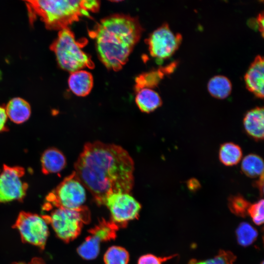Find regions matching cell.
<instances>
[{
	"instance_id": "1",
	"label": "cell",
	"mask_w": 264,
	"mask_h": 264,
	"mask_svg": "<svg viewBox=\"0 0 264 264\" xmlns=\"http://www.w3.org/2000/svg\"><path fill=\"white\" fill-rule=\"evenodd\" d=\"M78 178L96 202L104 205L114 193H130L134 184V162L120 146L100 141L86 143L74 164Z\"/></svg>"
},
{
	"instance_id": "2",
	"label": "cell",
	"mask_w": 264,
	"mask_h": 264,
	"mask_svg": "<svg viewBox=\"0 0 264 264\" xmlns=\"http://www.w3.org/2000/svg\"><path fill=\"white\" fill-rule=\"evenodd\" d=\"M142 30L136 18L117 14L101 20L89 36L95 40L101 62L107 68L117 71L127 63Z\"/></svg>"
},
{
	"instance_id": "3",
	"label": "cell",
	"mask_w": 264,
	"mask_h": 264,
	"mask_svg": "<svg viewBox=\"0 0 264 264\" xmlns=\"http://www.w3.org/2000/svg\"><path fill=\"white\" fill-rule=\"evenodd\" d=\"M26 5L30 15H37L49 29H60L82 17H89L90 13L97 11L100 2L94 0H28Z\"/></svg>"
},
{
	"instance_id": "4",
	"label": "cell",
	"mask_w": 264,
	"mask_h": 264,
	"mask_svg": "<svg viewBox=\"0 0 264 264\" xmlns=\"http://www.w3.org/2000/svg\"><path fill=\"white\" fill-rule=\"evenodd\" d=\"M86 43L85 41H77L72 31L67 27L60 30L50 49L54 52L59 66L71 73L94 67L90 57L82 49Z\"/></svg>"
},
{
	"instance_id": "5",
	"label": "cell",
	"mask_w": 264,
	"mask_h": 264,
	"mask_svg": "<svg viewBox=\"0 0 264 264\" xmlns=\"http://www.w3.org/2000/svg\"><path fill=\"white\" fill-rule=\"evenodd\" d=\"M89 211L84 206L77 209L57 208L49 215H43L50 224L57 236L66 242L76 238L83 224L89 219Z\"/></svg>"
},
{
	"instance_id": "6",
	"label": "cell",
	"mask_w": 264,
	"mask_h": 264,
	"mask_svg": "<svg viewBox=\"0 0 264 264\" xmlns=\"http://www.w3.org/2000/svg\"><path fill=\"white\" fill-rule=\"evenodd\" d=\"M85 188L74 171L66 177L46 197L44 210L52 206L77 209L83 206L86 199Z\"/></svg>"
},
{
	"instance_id": "7",
	"label": "cell",
	"mask_w": 264,
	"mask_h": 264,
	"mask_svg": "<svg viewBox=\"0 0 264 264\" xmlns=\"http://www.w3.org/2000/svg\"><path fill=\"white\" fill-rule=\"evenodd\" d=\"M47 224L43 215L22 211L13 227L19 231L22 242L43 250L49 235Z\"/></svg>"
},
{
	"instance_id": "8",
	"label": "cell",
	"mask_w": 264,
	"mask_h": 264,
	"mask_svg": "<svg viewBox=\"0 0 264 264\" xmlns=\"http://www.w3.org/2000/svg\"><path fill=\"white\" fill-rule=\"evenodd\" d=\"M24 173L22 167L3 165L0 173V203L23 200L28 188L22 180Z\"/></svg>"
},
{
	"instance_id": "9",
	"label": "cell",
	"mask_w": 264,
	"mask_h": 264,
	"mask_svg": "<svg viewBox=\"0 0 264 264\" xmlns=\"http://www.w3.org/2000/svg\"><path fill=\"white\" fill-rule=\"evenodd\" d=\"M182 40L179 33H174L167 23L154 30L147 40L152 56L158 60L168 58L177 50Z\"/></svg>"
},
{
	"instance_id": "10",
	"label": "cell",
	"mask_w": 264,
	"mask_h": 264,
	"mask_svg": "<svg viewBox=\"0 0 264 264\" xmlns=\"http://www.w3.org/2000/svg\"><path fill=\"white\" fill-rule=\"evenodd\" d=\"M118 226L111 221L103 219L94 227L89 230L88 236L77 248L78 254L86 260H92L99 254L102 242L116 237Z\"/></svg>"
},
{
	"instance_id": "11",
	"label": "cell",
	"mask_w": 264,
	"mask_h": 264,
	"mask_svg": "<svg viewBox=\"0 0 264 264\" xmlns=\"http://www.w3.org/2000/svg\"><path fill=\"white\" fill-rule=\"evenodd\" d=\"M104 205L110 212L111 221L117 225L137 218L141 208L140 204L127 193L110 194L106 199Z\"/></svg>"
},
{
	"instance_id": "12",
	"label": "cell",
	"mask_w": 264,
	"mask_h": 264,
	"mask_svg": "<svg viewBox=\"0 0 264 264\" xmlns=\"http://www.w3.org/2000/svg\"><path fill=\"white\" fill-rule=\"evenodd\" d=\"M244 80L247 89L259 98H264V61L257 55L246 72Z\"/></svg>"
},
{
	"instance_id": "13",
	"label": "cell",
	"mask_w": 264,
	"mask_h": 264,
	"mask_svg": "<svg viewBox=\"0 0 264 264\" xmlns=\"http://www.w3.org/2000/svg\"><path fill=\"white\" fill-rule=\"evenodd\" d=\"M243 125L246 133L256 141L263 140L264 137V110L256 107L244 115Z\"/></svg>"
},
{
	"instance_id": "14",
	"label": "cell",
	"mask_w": 264,
	"mask_h": 264,
	"mask_svg": "<svg viewBox=\"0 0 264 264\" xmlns=\"http://www.w3.org/2000/svg\"><path fill=\"white\" fill-rule=\"evenodd\" d=\"M70 90L78 96H86L91 91L93 85L91 73L81 69L70 73L68 80Z\"/></svg>"
},
{
	"instance_id": "15",
	"label": "cell",
	"mask_w": 264,
	"mask_h": 264,
	"mask_svg": "<svg viewBox=\"0 0 264 264\" xmlns=\"http://www.w3.org/2000/svg\"><path fill=\"white\" fill-rule=\"evenodd\" d=\"M41 162L42 172L45 175L59 172L66 165L65 155L54 148H49L43 153Z\"/></svg>"
},
{
	"instance_id": "16",
	"label": "cell",
	"mask_w": 264,
	"mask_h": 264,
	"mask_svg": "<svg viewBox=\"0 0 264 264\" xmlns=\"http://www.w3.org/2000/svg\"><path fill=\"white\" fill-rule=\"evenodd\" d=\"M5 109L7 117L16 124H21L27 121L31 113L29 104L20 97L11 99Z\"/></svg>"
},
{
	"instance_id": "17",
	"label": "cell",
	"mask_w": 264,
	"mask_h": 264,
	"mask_svg": "<svg viewBox=\"0 0 264 264\" xmlns=\"http://www.w3.org/2000/svg\"><path fill=\"white\" fill-rule=\"evenodd\" d=\"M135 91V103L141 111L150 113L161 106L162 101L160 96L153 89L144 88Z\"/></svg>"
},
{
	"instance_id": "18",
	"label": "cell",
	"mask_w": 264,
	"mask_h": 264,
	"mask_svg": "<svg viewBox=\"0 0 264 264\" xmlns=\"http://www.w3.org/2000/svg\"><path fill=\"white\" fill-rule=\"evenodd\" d=\"M207 89L214 97L220 99H224L231 93L232 84L227 77L222 75H216L209 80Z\"/></svg>"
},
{
	"instance_id": "19",
	"label": "cell",
	"mask_w": 264,
	"mask_h": 264,
	"mask_svg": "<svg viewBox=\"0 0 264 264\" xmlns=\"http://www.w3.org/2000/svg\"><path fill=\"white\" fill-rule=\"evenodd\" d=\"M173 63L166 67L151 71L138 75L135 79V90L141 88H150L157 85L163 75L168 72H171L175 67Z\"/></svg>"
},
{
	"instance_id": "20",
	"label": "cell",
	"mask_w": 264,
	"mask_h": 264,
	"mask_svg": "<svg viewBox=\"0 0 264 264\" xmlns=\"http://www.w3.org/2000/svg\"><path fill=\"white\" fill-rule=\"evenodd\" d=\"M242 156L241 148L233 142H226L221 144L219 152V157L222 164L226 166L237 165Z\"/></svg>"
},
{
	"instance_id": "21",
	"label": "cell",
	"mask_w": 264,
	"mask_h": 264,
	"mask_svg": "<svg viewBox=\"0 0 264 264\" xmlns=\"http://www.w3.org/2000/svg\"><path fill=\"white\" fill-rule=\"evenodd\" d=\"M241 170L248 177L256 178L264 174V162L259 155L250 154L242 160Z\"/></svg>"
},
{
	"instance_id": "22",
	"label": "cell",
	"mask_w": 264,
	"mask_h": 264,
	"mask_svg": "<svg viewBox=\"0 0 264 264\" xmlns=\"http://www.w3.org/2000/svg\"><path fill=\"white\" fill-rule=\"evenodd\" d=\"M236 235L238 243L242 246L250 245L257 239V230L246 222H241L238 226Z\"/></svg>"
},
{
	"instance_id": "23",
	"label": "cell",
	"mask_w": 264,
	"mask_h": 264,
	"mask_svg": "<svg viewBox=\"0 0 264 264\" xmlns=\"http://www.w3.org/2000/svg\"><path fill=\"white\" fill-rule=\"evenodd\" d=\"M129 259L127 250L119 246L110 247L104 256L105 264H128Z\"/></svg>"
},
{
	"instance_id": "24",
	"label": "cell",
	"mask_w": 264,
	"mask_h": 264,
	"mask_svg": "<svg viewBox=\"0 0 264 264\" xmlns=\"http://www.w3.org/2000/svg\"><path fill=\"white\" fill-rule=\"evenodd\" d=\"M250 203L241 195L229 197L228 199V208L235 215L245 218L248 215V209Z\"/></svg>"
},
{
	"instance_id": "25",
	"label": "cell",
	"mask_w": 264,
	"mask_h": 264,
	"mask_svg": "<svg viewBox=\"0 0 264 264\" xmlns=\"http://www.w3.org/2000/svg\"><path fill=\"white\" fill-rule=\"evenodd\" d=\"M236 256L231 251L220 250L214 257L205 260L192 259L188 264H234Z\"/></svg>"
},
{
	"instance_id": "26",
	"label": "cell",
	"mask_w": 264,
	"mask_h": 264,
	"mask_svg": "<svg viewBox=\"0 0 264 264\" xmlns=\"http://www.w3.org/2000/svg\"><path fill=\"white\" fill-rule=\"evenodd\" d=\"M264 199L251 204L248 209V215L256 225H260L264 223Z\"/></svg>"
},
{
	"instance_id": "27",
	"label": "cell",
	"mask_w": 264,
	"mask_h": 264,
	"mask_svg": "<svg viewBox=\"0 0 264 264\" xmlns=\"http://www.w3.org/2000/svg\"><path fill=\"white\" fill-rule=\"evenodd\" d=\"M177 256V254H174L165 257H157L152 254H145L139 258L137 264H162Z\"/></svg>"
},
{
	"instance_id": "28",
	"label": "cell",
	"mask_w": 264,
	"mask_h": 264,
	"mask_svg": "<svg viewBox=\"0 0 264 264\" xmlns=\"http://www.w3.org/2000/svg\"><path fill=\"white\" fill-rule=\"evenodd\" d=\"M7 118L5 108L0 106V132L8 130L6 125Z\"/></svg>"
},
{
	"instance_id": "29",
	"label": "cell",
	"mask_w": 264,
	"mask_h": 264,
	"mask_svg": "<svg viewBox=\"0 0 264 264\" xmlns=\"http://www.w3.org/2000/svg\"><path fill=\"white\" fill-rule=\"evenodd\" d=\"M187 185L189 189L192 191L198 190L200 187L199 182L195 178L189 179L187 181Z\"/></svg>"
},
{
	"instance_id": "30",
	"label": "cell",
	"mask_w": 264,
	"mask_h": 264,
	"mask_svg": "<svg viewBox=\"0 0 264 264\" xmlns=\"http://www.w3.org/2000/svg\"><path fill=\"white\" fill-rule=\"evenodd\" d=\"M264 12L260 13L257 17V22L258 26V28L260 32L261 33L262 36H264Z\"/></svg>"
},
{
	"instance_id": "31",
	"label": "cell",
	"mask_w": 264,
	"mask_h": 264,
	"mask_svg": "<svg viewBox=\"0 0 264 264\" xmlns=\"http://www.w3.org/2000/svg\"><path fill=\"white\" fill-rule=\"evenodd\" d=\"M12 264H45L43 260L40 258H34L29 262H14Z\"/></svg>"
},
{
	"instance_id": "32",
	"label": "cell",
	"mask_w": 264,
	"mask_h": 264,
	"mask_svg": "<svg viewBox=\"0 0 264 264\" xmlns=\"http://www.w3.org/2000/svg\"><path fill=\"white\" fill-rule=\"evenodd\" d=\"M255 184L257 188L259 189L261 196H263L264 191V174L259 177V179L255 182Z\"/></svg>"
},
{
	"instance_id": "33",
	"label": "cell",
	"mask_w": 264,
	"mask_h": 264,
	"mask_svg": "<svg viewBox=\"0 0 264 264\" xmlns=\"http://www.w3.org/2000/svg\"><path fill=\"white\" fill-rule=\"evenodd\" d=\"M260 264H264V262L262 261Z\"/></svg>"
}]
</instances>
